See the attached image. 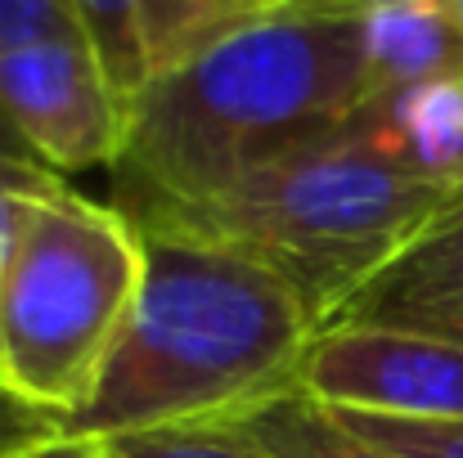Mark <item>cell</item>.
Here are the masks:
<instances>
[{
    "label": "cell",
    "mask_w": 463,
    "mask_h": 458,
    "mask_svg": "<svg viewBox=\"0 0 463 458\" xmlns=\"http://www.w3.org/2000/svg\"><path fill=\"white\" fill-rule=\"evenodd\" d=\"M369 99L355 5L279 9L149 77L109 166L113 207L131 225L198 207L346 126Z\"/></svg>",
    "instance_id": "6da1fadb"
},
{
    "label": "cell",
    "mask_w": 463,
    "mask_h": 458,
    "mask_svg": "<svg viewBox=\"0 0 463 458\" xmlns=\"http://www.w3.org/2000/svg\"><path fill=\"white\" fill-rule=\"evenodd\" d=\"M140 293L90 400L63 418L5 400L18 427L50 441H122L221 427L298 391L315 319L279 275L194 234L140 229Z\"/></svg>",
    "instance_id": "7a4b0ae2"
},
{
    "label": "cell",
    "mask_w": 463,
    "mask_h": 458,
    "mask_svg": "<svg viewBox=\"0 0 463 458\" xmlns=\"http://www.w3.org/2000/svg\"><path fill=\"white\" fill-rule=\"evenodd\" d=\"M459 193L463 184L405 171L346 122L225 193L136 229L194 234L261 261L302 297L319 332Z\"/></svg>",
    "instance_id": "3957f363"
},
{
    "label": "cell",
    "mask_w": 463,
    "mask_h": 458,
    "mask_svg": "<svg viewBox=\"0 0 463 458\" xmlns=\"http://www.w3.org/2000/svg\"><path fill=\"white\" fill-rule=\"evenodd\" d=\"M140 229L68 180L32 198L0 275V400L81 409L140 293Z\"/></svg>",
    "instance_id": "277c9868"
},
{
    "label": "cell",
    "mask_w": 463,
    "mask_h": 458,
    "mask_svg": "<svg viewBox=\"0 0 463 458\" xmlns=\"http://www.w3.org/2000/svg\"><path fill=\"white\" fill-rule=\"evenodd\" d=\"M127 108L81 32L0 54V140L63 180L118 162Z\"/></svg>",
    "instance_id": "5b68a950"
},
{
    "label": "cell",
    "mask_w": 463,
    "mask_h": 458,
    "mask_svg": "<svg viewBox=\"0 0 463 458\" xmlns=\"http://www.w3.org/2000/svg\"><path fill=\"white\" fill-rule=\"evenodd\" d=\"M298 391L342 414L463 423V346L401 328H319Z\"/></svg>",
    "instance_id": "8992f818"
},
{
    "label": "cell",
    "mask_w": 463,
    "mask_h": 458,
    "mask_svg": "<svg viewBox=\"0 0 463 458\" xmlns=\"http://www.w3.org/2000/svg\"><path fill=\"white\" fill-rule=\"evenodd\" d=\"M324 328H401L463 346V193Z\"/></svg>",
    "instance_id": "52a82bcc"
},
{
    "label": "cell",
    "mask_w": 463,
    "mask_h": 458,
    "mask_svg": "<svg viewBox=\"0 0 463 458\" xmlns=\"http://www.w3.org/2000/svg\"><path fill=\"white\" fill-rule=\"evenodd\" d=\"M373 99L401 86L463 72V14L455 0H351Z\"/></svg>",
    "instance_id": "ba28073f"
},
{
    "label": "cell",
    "mask_w": 463,
    "mask_h": 458,
    "mask_svg": "<svg viewBox=\"0 0 463 458\" xmlns=\"http://www.w3.org/2000/svg\"><path fill=\"white\" fill-rule=\"evenodd\" d=\"M351 126L432 184H463V72L369 99Z\"/></svg>",
    "instance_id": "9c48e42d"
},
{
    "label": "cell",
    "mask_w": 463,
    "mask_h": 458,
    "mask_svg": "<svg viewBox=\"0 0 463 458\" xmlns=\"http://www.w3.org/2000/svg\"><path fill=\"white\" fill-rule=\"evenodd\" d=\"M221 427L275 458H401L351 432L333 409H324L302 391H284L266 405H252Z\"/></svg>",
    "instance_id": "30bf717a"
},
{
    "label": "cell",
    "mask_w": 463,
    "mask_h": 458,
    "mask_svg": "<svg viewBox=\"0 0 463 458\" xmlns=\"http://www.w3.org/2000/svg\"><path fill=\"white\" fill-rule=\"evenodd\" d=\"M279 9H284L279 0H140L149 68L157 77V72L194 59L198 50L216 45L221 36H230L248 23H261Z\"/></svg>",
    "instance_id": "8fae6325"
},
{
    "label": "cell",
    "mask_w": 463,
    "mask_h": 458,
    "mask_svg": "<svg viewBox=\"0 0 463 458\" xmlns=\"http://www.w3.org/2000/svg\"><path fill=\"white\" fill-rule=\"evenodd\" d=\"M68 14H72L77 32L90 41V50L99 54V63L113 77V86L122 90V99L131 104L145 90V81L154 77L149 50H145V27H140V0H68Z\"/></svg>",
    "instance_id": "7c38bea8"
},
{
    "label": "cell",
    "mask_w": 463,
    "mask_h": 458,
    "mask_svg": "<svg viewBox=\"0 0 463 458\" xmlns=\"http://www.w3.org/2000/svg\"><path fill=\"white\" fill-rule=\"evenodd\" d=\"M118 458H275L261 445L225 432V427H175V432H145L104 441Z\"/></svg>",
    "instance_id": "4fadbf2b"
},
{
    "label": "cell",
    "mask_w": 463,
    "mask_h": 458,
    "mask_svg": "<svg viewBox=\"0 0 463 458\" xmlns=\"http://www.w3.org/2000/svg\"><path fill=\"white\" fill-rule=\"evenodd\" d=\"M333 414L364 441L401 458H463V423H405V418H369V414H342V409Z\"/></svg>",
    "instance_id": "5bb4252c"
},
{
    "label": "cell",
    "mask_w": 463,
    "mask_h": 458,
    "mask_svg": "<svg viewBox=\"0 0 463 458\" xmlns=\"http://www.w3.org/2000/svg\"><path fill=\"white\" fill-rule=\"evenodd\" d=\"M59 180L63 175H54L50 166H41V162H32V157L0 145V275H5V261L14 252V238H18V225H23L32 198L45 193Z\"/></svg>",
    "instance_id": "9a60e30c"
},
{
    "label": "cell",
    "mask_w": 463,
    "mask_h": 458,
    "mask_svg": "<svg viewBox=\"0 0 463 458\" xmlns=\"http://www.w3.org/2000/svg\"><path fill=\"white\" fill-rule=\"evenodd\" d=\"M63 32H77L68 0H0V54Z\"/></svg>",
    "instance_id": "2e32d148"
},
{
    "label": "cell",
    "mask_w": 463,
    "mask_h": 458,
    "mask_svg": "<svg viewBox=\"0 0 463 458\" xmlns=\"http://www.w3.org/2000/svg\"><path fill=\"white\" fill-rule=\"evenodd\" d=\"M0 458H118L104 441H50L36 436L27 427H18L14 418L0 423Z\"/></svg>",
    "instance_id": "e0dca14e"
},
{
    "label": "cell",
    "mask_w": 463,
    "mask_h": 458,
    "mask_svg": "<svg viewBox=\"0 0 463 458\" xmlns=\"http://www.w3.org/2000/svg\"><path fill=\"white\" fill-rule=\"evenodd\" d=\"M284 9H324V5H346V0H279Z\"/></svg>",
    "instance_id": "ac0fdd59"
},
{
    "label": "cell",
    "mask_w": 463,
    "mask_h": 458,
    "mask_svg": "<svg viewBox=\"0 0 463 458\" xmlns=\"http://www.w3.org/2000/svg\"><path fill=\"white\" fill-rule=\"evenodd\" d=\"M455 5H459V14H463V0H455Z\"/></svg>",
    "instance_id": "d6986e66"
},
{
    "label": "cell",
    "mask_w": 463,
    "mask_h": 458,
    "mask_svg": "<svg viewBox=\"0 0 463 458\" xmlns=\"http://www.w3.org/2000/svg\"><path fill=\"white\" fill-rule=\"evenodd\" d=\"M0 145H5V140H0ZM5 149H9V145H5Z\"/></svg>",
    "instance_id": "ffe728a7"
}]
</instances>
